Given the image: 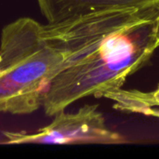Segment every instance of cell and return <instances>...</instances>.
I'll return each instance as SVG.
<instances>
[{"instance_id": "6da1fadb", "label": "cell", "mask_w": 159, "mask_h": 159, "mask_svg": "<svg viewBox=\"0 0 159 159\" xmlns=\"http://www.w3.org/2000/svg\"><path fill=\"white\" fill-rule=\"evenodd\" d=\"M159 0L73 16L44 25L62 58L42 107L48 116L86 97L108 98L143 68L158 48Z\"/></svg>"}, {"instance_id": "7a4b0ae2", "label": "cell", "mask_w": 159, "mask_h": 159, "mask_svg": "<svg viewBox=\"0 0 159 159\" xmlns=\"http://www.w3.org/2000/svg\"><path fill=\"white\" fill-rule=\"evenodd\" d=\"M61 61L37 20L23 17L5 25L0 36V114L38 110Z\"/></svg>"}, {"instance_id": "3957f363", "label": "cell", "mask_w": 159, "mask_h": 159, "mask_svg": "<svg viewBox=\"0 0 159 159\" xmlns=\"http://www.w3.org/2000/svg\"><path fill=\"white\" fill-rule=\"evenodd\" d=\"M3 144L52 143L116 144L126 143L124 136L110 129L97 104H87L74 113L65 110L53 116L50 124L35 132L3 131Z\"/></svg>"}, {"instance_id": "277c9868", "label": "cell", "mask_w": 159, "mask_h": 159, "mask_svg": "<svg viewBox=\"0 0 159 159\" xmlns=\"http://www.w3.org/2000/svg\"><path fill=\"white\" fill-rule=\"evenodd\" d=\"M48 23L92 11L136 6L149 0H36Z\"/></svg>"}, {"instance_id": "5b68a950", "label": "cell", "mask_w": 159, "mask_h": 159, "mask_svg": "<svg viewBox=\"0 0 159 159\" xmlns=\"http://www.w3.org/2000/svg\"><path fill=\"white\" fill-rule=\"evenodd\" d=\"M115 106L122 111L159 118V85L146 92L122 89L115 97Z\"/></svg>"}, {"instance_id": "8992f818", "label": "cell", "mask_w": 159, "mask_h": 159, "mask_svg": "<svg viewBox=\"0 0 159 159\" xmlns=\"http://www.w3.org/2000/svg\"><path fill=\"white\" fill-rule=\"evenodd\" d=\"M156 37H157V44L159 48V15L157 19V24H156Z\"/></svg>"}]
</instances>
